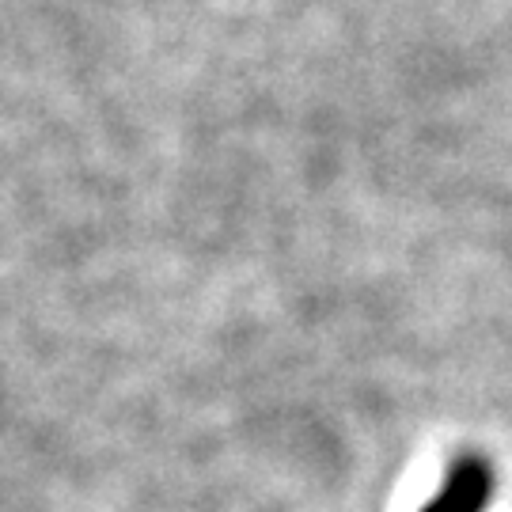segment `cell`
<instances>
[{
    "label": "cell",
    "instance_id": "6da1fadb",
    "mask_svg": "<svg viewBox=\"0 0 512 512\" xmlns=\"http://www.w3.org/2000/svg\"><path fill=\"white\" fill-rule=\"evenodd\" d=\"M494 497V467L486 456H459L448 467L437 497L421 512H486Z\"/></svg>",
    "mask_w": 512,
    "mask_h": 512
}]
</instances>
